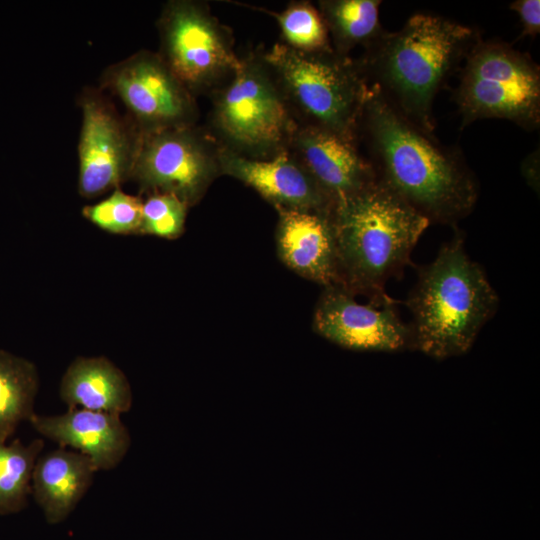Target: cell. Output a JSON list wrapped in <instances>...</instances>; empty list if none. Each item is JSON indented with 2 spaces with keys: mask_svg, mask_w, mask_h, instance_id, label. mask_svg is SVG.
I'll return each instance as SVG.
<instances>
[{
  "mask_svg": "<svg viewBox=\"0 0 540 540\" xmlns=\"http://www.w3.org/2000/svg\"><path fill=\"white\" fill-rule=\"evenodd\" d=\"M361 126L381 171L379 179L417 211L441 222L471 211L477 198L471 173L403 116L376 84L369 87Z\"/></svg>",
  "mask_w": 540,
  "mask_h": 540,
  "instance_id": "1",
  "label": "cell"
},
{
  "mask_svg": "<svg viewBox=\"0 0 540 540\" xmlns=\"http://www.w3.org/2000/svg\"><path fill=\"white\" fill-rule=\"evenodd\" d=\"M333 228L339 285L365 293L374 303L391 301L386 280L409 260L430 220L379 178L334 202Z\"/></svg>",
  "mask_w": 540,
  "mask_h": 540,
  "instance_id": "2",
  "label": "cell"
},
{
  "mask_svg": "<svg viewBox=\"0 0 540 540\" xmlns=\"http://www.w3.org/2000/svg\"><path fill=\"white\" fill-rule=\"evenodd\" d=\"M470 27L429 14H415L396 32H385L366 49L361 66L395 108L428 134L432 102L452 69L474 42Z\"/></svg>",
  "mask_w": 540,
  "mask_h": 540,
  "instance_id": "3",
  "label": "cell"
},
{
  "mask_svg": "<svg viewBox=\"0 0 540 540\" xmlns=\"http://www.w3.org/2000/svg\"><path fill=\"white\" fill-rule=\"evenodd\" d=\"M407 305L411 349L442 360L470 350L495 313L498 297L462 240L454 238L421 270Z\"/></svg>",
  "mask_w": 540,
  "mask_h": 540,
  "instance_id": "4",
  "label": "cell"
},
{
  "mask_svg": "<svg viewBox=\"0 0 540 540\" xmlns=\"http://www.w3.org/2000/svg\"><path fill=\"white\" fill-rule=\"evenodd\" d=\"M262 53L299 126L356 143L370 87L360 63L334 50L301 52L282 42Z\"/></svg>",
  "mask_w": 540,
  "mask_h": 540,
  "instance_id": "5",
  "label": "cell"
},
{
  "mask_svg": "<svg viewBox=\"0 0 540 540\" xmlns=\"http://www.w3.org/2000/svg\"><path fill=\"white\" fill-rule=\"evenodd\" d=\"M210 96V133L220 146L252 159L289 151L298 124L262 52L240 56L233 75Z\"/></svg>",
  "mask_w": 540,
  "mask_h": 540,
  "instance_id": "6",
  "label": "cell"
},
{
  "mask_svg": "<svg viewBox=\"0 0 540 540\" xmlns=\"http://www.w3.org/2000/svg\"><path fill=\"white\" fill-rule=\"evenodd\" d=\"M456 103L463 126L497 118L535 129L540 123L538 65L508 44L475 42L466 55Z\"/></svg>",
  "mask_w": 540,
  "mask_h": 540,
  "instance_id": "7",
  "label": "cell"
},
{
  "mask_svg": "<svg viewBox=\"0 0 540 540\" xmlns=\"http://www.w3.org/2000/svg\"><path fill=\"white\" fill-rule=\"evenodd\" d=\"M156 25L157 53L195 98L215 92L240 64L230 29L204 2L169 0Z\"/></svg>",
  "mask_w": 540,
  "mask_h": 540,
  "instance_id": "8",
  "label": "cell"
},
{
  "mask_svg": "<svg viewBox=\"0 0 540 540\" xmlns=\"http://www.w3.org/2000/svg\"><path fill=\"white\" fill-rule=\"evenodd\" d=\"M219 151L197 124L144 134L130 180L141 192L172 194L193 206L221 175Z\"/></svg>",
  "mask_w": 540,
  "mask_h": 540,
  "instance_id": "9",
  "label": "cell"
},
{
  "mask_svg": "<svg viewBox=\"0 0 540 540\" xmlns=\"http://www.w3.org/2000/svg\"><path fill=\"white\" fill-rule=\"evenodd\" d=\"M78 106L82 113L78 192L95 198L130 180L143 134L99 87L85 86Z\"/></svg>",
  "mask_w": 540,
  "mask_h": 540,
  "instance_id": "10",
  "label": "cell"
},
{
  "mask_svg": "<svg viewBox=\"0 0 540 540\" xmlns=\"http://www.w3.org/2000/svg\"><path fill=\"white\" fill-rule=\"evenodd\" d=\"M99 88L122 102L143 135L197 124L196 98L157 52L139 50L107 66Z\"/></svg>",
  "mask_w": 540,
  "mask_h": 540,
  "instance_id": "11",
  "label": "cell"
},
{
  "mask_svg": "<svg viewBox=\"0 0 540 540\" xmlns=\"http://www.w3.org/2000/svg\"><path fill=\"white\" fill-rule=\"evenodd\" d=\"M314 329L329 341L358 351L411 349V330L397 315L393 301L360 304L341 286L326 287L313 319Z\"/></svg>",
  "mask_w": 540,
  "mask_h": 540,
  "instance_id": "12",
  "label": "cell"
},
{
  "mask_svg": "<svg viewBox=\"0 0 540 540\" xmlns=\"http://www.w3.org/2000/svg\"><path fill=\"white\" fill-rule=\"evenodd\" d=\"M219 163L221 174L253 188L276 209L331 213L334 202L289 151L252 159L220 146Z\"/></svg>",
  "mask_w": 540,
  "mask_h": 540,
  "instance_id": "13",
  "label": "cell"
},
{
  "mask_svg": "<svg viewBox=\"0 0 540 540\" xmlns=\"http://www.w3.org/2000/svg\"><path fill=\"white\" fill-rule=\"evenodd\" d=\"M289 152L335 202L378 179L373 165L358 152L356 143L315 127H297Z\"/></svg>",
  "mask_w": 540,
  "mask_h": 540,
  "instance_id": "14",
  "label": "cell"
},
{
  "mask_svg": "<svg viewBox=\"0 0 540 540\" xmlns=\"http://www.w3.org/2000/svg\"><path fill=\"white\" fill-rule=\"evenodd\" d=\"M42 436L86 455L97 470H111L124 459L131 437L119 414L69 408L63 414L30 419Z\"/></svg>",
  "mask_w": 540,
  "mask_h": 540,
  "instance_id": "15",
  "label": "cell"
},
{
  "mask_svg": "<svg viewBox=\"0 0 540 540\" xmlns=\"http://www.w3.org/2000/svg\"><path fill=\"white\" fill-rule=\"evenodd\" d=\"M280 259L299 275L326 287L339 285L337 252L330 215L276 209Z\"/></svg>",
  "mask_w": 540,
  "mask_h": 540,
  "instance_id": "16",
  "label": "cell"
},
{
  "mask_svg": "<svg viewBox=\"0 0 540 540\" xmlns=\"http://www.w3.org/2000/svg\"><path fill=\"white\" fill-rule=\"evenodd\" d=\"M98 471L84 454L61 447L38 457L31 489L50 524L65 520L90 488Z\"/></svg>",
  "mask_w": 540,
  "mask_h": 540,
  "instance_id": "17",
  "label": "cell"
},
{
  "mask_svg": "<svg viewBox=\"0 0 540 540\" xmlns=\"http://www.w3.org/2000/svg\"><path fill=\"white\" fill-rule=\"evenodd\" d=\"M59 394L69 408L119 415L128 412L133 401L126 375L103 356L75 358L62 376Z\"/></svg>",
  "mask_w": 540,
  "mask_h": 540,
  "instance_id": "18",
  "label": "cell"
},
{
  "mask_svg": "<svg viewBox=\"0 0 540 540\" xmlns=\"http://www.w3.org/2000/svg\"><path fill=\"white\" fill-rule=\"evenodd\" d=\"M379 0H321L317 8L328 30L332 49L349 56L358 46L366 49L386 32L379 20Z\"/></svg>",
  "mask_w": 540,
  "mask_h": 540,
  "instance_id": "19",
  "label": "cell"
},
{
  "mask_svg": "<svg viewBox=\"0 0 540 540\" xmlns=\"http://www.w3.org/2000/svg\"><path fill=\"white\" fill-rule=\"evenodd\" d=\"M38 387L33 363L0 350V443H5L21 421L33 417Z\"/></svg>",
  "mask_w": 540,
  "mask_h": 540,
  "instance_id": "20",
  "label": "cell"
},
{
  "mask_svg": "<svg viewBox=\"0 0 540 540\" xmlns=\"http://www.w3.org/2000/svg\"><path fill=\"white\" fill-rule=\"evenodd\" d=\"M43 446L42 439H34L29 445L20 440L9 445L0 443L1 515L19 512L27 505L34 466Z\"/></svg>",
  "mask_w": 540,
  "mask_h": 540,
  "instance_id": "21",
  "label": "cell"
},
{
  "mask_svg": "<svg viewBox=\"0 0 540 540\" xmlns=\"http://www.w3.org/2000/svg\"><path fill=\"white\" fill-rule=\"evenodd\" d=\"M278 23L282 43L301 52L333 50L328 30L317 6L309 1H293L278 12L261 9Z\"/></svg>",
  "mask_w": 540,
  "mask_h": 540,
  "instance_id": "22",
  "label": "cell"
},
{
  "mask_svg": "<svg viewBox=\"0 0 540 540\" xmlns=\"http://www.w3.org/2000/svg\"><path fill=\"white\" fill-rule=\"evenodd\" d=\"M143 201L120 188L104 200L85 206L82 215L100 229L112 234H139Z\"/></svg>",
  "mask_w": 540,
  "mask_h": 540,
  "instance_id": "23",
  "label": "cell"
},
{
  "mask_svg": "<svg viewBox=\"0 0 540 540\" xmlns=\"http://www.w3.org/2000/svg\"><path fill=\"white\" fill-rule=\"evenodd\" d=\"M187 209L188 206L175 195L149 194L143 201L139 234L167 239L179 237L184 231Z\"/></svg>",
  "mask_w": 540,
  "mask_h": 540,
  "instance_id": "24",
  "label": "cell"
},
{
  "mask_svg": "<svg viewBox=\"0 0 540 540\" xmlns=\"http://www.w3.org/2000/svg\"><path fill=\"white\" fill-rule=\"evenodd\" d=\"M510 9L519 17L522 26L521 37H535L540 32V1L516 0L510 3Z\"/></svg>",
  "mask_w": 540,
  "mask_h": 540,
  "instance_id": "25",
  "label": "cell"
}]
</instances>
